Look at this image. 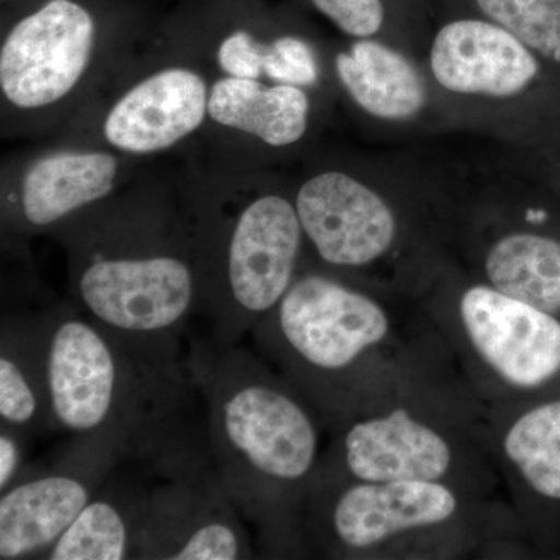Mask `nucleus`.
<instances>
[{
  "instance_id": "12",
  "label": "nucleus",
  "mask_w": 560,
  "mask_h": 560,
  "mask_svg": "<svg viewBox=\"0 0 560 560\" xmlns=\"http://www.w3.org/2000/svg\"><path fill=\"white\" fill-rule=\"evenodd\" d=\"M311 109L307 88L213 77L208 120L189 156L254 168V149H289L305 138Z\"/></svg>"
},
{
  "instance_id": "24",
  "label": "nucleus",
  "mask_w": 560,
  "mask_h": 560,
  "mask_svg": "<svg viewBox=\"0 0 560 560\" xmlns=\"http://www.w3.org/2000/svg\"><path fill=\"white\" fill-rule=\"evenodd\" d=\"M315 9L340 31L355 38H368L383 24L381 0H312Z\"/></svg>"
},
{
  "instance_id": "8",
  "label": "nucleus",
  "mask_w": 560,
  "mask_h": 560,
  "mask_svg": "<svg viewBox=\"0 0 560 560\" xmlns=\"http://www.w3.org/2000/svg\"><path fill=\"white\" fill-rule=\"evenodd\" d=\"M149 161L49 140L7 158L0 172L2 237L31 242L124 190Z\"/></svg>"
},
{
  "instance_id": "2",
  "label": "nucleus",
  "mask_w": 560,
  "mask_h": 560,
  "mask_svg": "<svg viewBox=\"0 0 560 560\" xmlns=\"http://www.w3.org/2000/svg\"><path fill=\"white\" fill-rule=\"evenodd\" d=\"M187 368L205 405L213 467L265 547L287 534L296 489L311 477L318 430L311 412L241 342L191 341Z\"/></svg>"
},
{
  "instance_id": "5",
  "label": "nucleus",
  "mask_w": 560,
  "mask_h": 560,
  "mask_svg": "<svg viewBox=\"0 0 560 560\" xmlns=\"http://www.w3.org/2000/svg\"><path fill=\"white\" fill-rule=\"evenodd\" d=\"M44 342L54 430L120 431L150 456L189 425L186 410L197 396L189 370L140 359L75 302L44 308Z\"/></svg>"
},
{
  "instance_id": "19",
  "label": "nucleus",
  "mask_w": 560,
  "mask_h": 560,
  "mask_svg": "<svg viewBox=\"0 0 560 560\" xmlns=\"http://www.w3.org/2000/svg\"><path fill=\"white\" fill-rule=\"evenodd\" d=\"M44 308L3 312L0 326V423L31 438L54 430L47 390Z\"/></svg>"
},
{
  "instance_id": "10",
  "label": "nucleus",
  "mask_w": 560,
  "mask_h": 560,
  "mask_svg": "<svg viewBox=\"0 0 560 560\" xmlns=\"http://www.w3.org/2000/svg\"><path fill=\"white\" fill-rule=\"evenodd\" d=\"M389 319L378 302L320 275L294 278L250 334L267 355L318 375H335L385 340Z\"/></svg>"
},
{
  "instance_id": "18",
  "label": "nucleus",
  "mask_w": 560,
  "mask_h": 560,
  "mask_svg": "<svg viewBox=\"0 0 560 560\" xmlns=\"http://www.w3.org/2000/svg\"><path fill=\"white\" fill-rule=\"evenodd\" d=\"M346 469L359 481H438L451 469L447 441L399 408L353 423L342 441Z\"/></svg>"
},
{
  "instance_id": "23",
  "label": "nucleus",
  "mask_w": 560,
  "mask_h": 560,
  "mask_svg": "<svg viewBox=\"0 0 560 560\" xmlns=\"http://www.w3.org/2000/svg\"><path fill=\"white\" fill-rule=\"evenodd\" d=\"M478 5L523 44L560 61V0H478Z\"/></svg>"
},
{
  "instance_id": "22",
  "label": "nucleus",
  "mask_w": 560,
  "mask_h": 560,
  "mask_svg": "<svg viewBox=\"0 0 560 560\" xmlns=\"http://www.w3.org/2000/svg\"><path fill=\"white\" fill-rule=\"evenodd\" d=\"M503 445L530 488L547 499L560 500V400L540 405L515 420Z\"/></svg>"
},
{
  "instance_id": "15",
  "label": "nucleus",
  "mask_w": 560,
  "mask_h": 560,
  "mask_svg": "<svg viewBox=\"0 0 560 560\" xmlns=\"http://www.w3.org/2000/svg\"><path fill=\"white\" fill-rule=\"evenodd\" d=\"M154 480L156 467L151 456L121 460L44 559H138Z\"/></svg>"
},
{
  "instance_id": "21",
  "label": "nucleus",
  "mask_w": 560,
  "mask_h": 560,
  "mask_svg": "<svg viewBox=\"0 0 560 560\" xmlns=\"http://www.w3.org/2000/svg\"><path fill=\"white\" fill-rule=\"evenodd\" d=\"M493 289L551 313L560 312V242L536 234H512L486 259Z\"/></svg>"
},
{
  "instance_id": "25",
  "label": "nucleus",
  "mask_w": 560,
  "mask_h": 560,
  "mask_svg": "<svg viewBox=\"0 0 560 560\" xmlns=\"http://www.w3.org/2000/svg\"><path fill=\"white\" fill-rule=\"evenodd\" d=\"M28 440L31 436L22 431L0 423V492L10 488L25 469L24 459Z\"/></svg>"
},
{
  "instance_id": "4",
  "label": "nucleus",
  "mask_w": 560,
  "mask_h": 560,
  "mask_svg": "<svg viewBox=\"0 0 560 560\" xmlns=\"http://www.w3.org/2000/svg\"><path fill=\"white\" fill-rule=\"evenodd\" d=\"M117 0H33L2 18L0 136L50 138L153 36Z\"/></svg>"
},
{
  "instance_id": "7",
  "label": "nucleus",
  "mask_w": 560,
  "mask_h": 560,
  "mask_svg": "<svg viewBox=\"0 0 560 560\" xmlns=\"http://www.w3.org/2000/svg\"><path fill=\"white\" fill-rule=\"evenodd\" d=\"M156 480L138 559H253L241 512L213 467L206 433L186 430L153 456Z\"/></svg>"
},
{
  "instance_id": "17",
  "label": "nucleus",
  "mask_w": 560,
  "mask_h": 560,
  "mask_svg": "<svg viewBox=\"0 0 560 560\" xmlns=\"http://www.w3.org/2000/svg\"><path fill=\"white\" fill-rule=\"evenodd\" d=\"M431 70L442 86L453 92L511 97L528 86L539 65L506 28L482 21H456L438 33Z\"/></svg>"
},
{
  "instance_id": "13",
  "label": "nucleus",
  "mask_w": 560,
  "mask_h": 560,
  "mask_svg": "<svg viewBox=\"0 0 560 560\" xmlns=\"http://www.w3.org/2000/svg\"><path fill=\"white\" fill-rule=\"evenodd\" d=\"M460 320L481 359L517 388H537L560 372V320L493 287L460 298Z\"/></svg>"
},
{
  "instance_id": "3",
  "label": "nucleus",
  "mask_w": 560,
  "mask_h": 560,
  "mask_svg": "<svg viewBox=\"0 0 560 560\" xmlns=\"http://www.w3.org/2000/svg\"><path fill=\"white\" fill-rule=\"evenodd\" d=\"M175 183L197 257V318L209 341L237 345L296 278L304 242L296 206L256 168L197 156H187Z\"/></svg>"
},
{
  "instance_id": "6",
  "label": "nucleus",
  "mask_w": 560,
  "mask_h": 560,
  "mask_svg": "<svg viewBox=\"0 0 560 560\" xmlns=\"http://www.w3.org/2000/svg\"><path fill=\"white\" fill-rule=\"evenodd\" d=\"M212 73L154 32L105 90L46 140L151 161L194 150L208 120Z\"/></svg>"
},
{
  "instance_id": "1",
  "label": "nucleus",
  "mask_w": 560,
  "mask_h": 560,
  "mask_svg": "<svg viewBox=\"0 0 560 560\" xmlns=\"http://www.w3.org/2000/svg\"><path fill=\"white\" fill-rule=\"evenodd\" d=\"M49 237L65 250L77 307L140 359L187 371L183 340L197 318L200 282L175 178L149 165Z\"/></svg>"
},
{
  "instance_id": "16",
  "label": "nucleus",
  "mask_w": 560,
  "mask_h": 560,
  "mask_svg": "<svg viewBox=\"0 0 560 560\" xmlns=\"http://www.w3.org/2000/svg\"><path fill=\"white\" fill-rule=\"evenodd\" d=\"M455 493L438 481H360L341 489L329 511L331 536L349 550H368L396 534L448 521Z\"/></svg>"
},
{
  "instance_id": "14",
  "label": "nucleus",
  "mask_w": 560,
  "mask_h": 560,
  "mask_svg": "<svg viewBox=\"0 0 560 560\" xmlns=\"http://www.w3.org/2000/svg\"><path fill=\"white\" fill-rule=\"evenodd\" d=\"M304 237L334 267H363L382 257L396 238L386 202L346 173H318L294 197Z\"/></svg>"
},
{
  "instance_id": "9",
  "label": "nucleus",
  "mask_w": 560,
  "mask_h": 560,
  "mask_svg": "<svg viewBox=\"0 0 560 560\" xmlns=\"http://www.w3.org/2000/svg\"><path fill=\"white\" fill-rule=\"evenodd\" d=\"M140 456L120 431L72 434L57 459L0 493V560L44 559L121 460Z\"/></svg>"
},
{
  "instance_id": "26",
  "label": "nucleus",
  "mask_w": 560,
  "mask_h": 560,
  "mask_svg": "<svg viewBox=\"0 0 560 560\" xmlns=\"http://www.w3.org/2000/svg\"><path fill=\"white\" fill-rule=\"evenodd\" d=\"M2 2V18L9 16L14 11L24 9L25 5L32 3L33 0H0Z\"/></svg>"
},
{
  "instance_id": "11",
  "label": "nucleus",
  "mask_w": 560,
  "mask_h": 560,
  "mask_svg": "<svg viewBox=\"0 0 560 560\" xmlns=\"http://www.w3.org/2000/svg\"><path fill=\"white\" fill-rule=\"evenodd\" d=\"M158 33L186 50L212 77H235L312 88L320 79L318 55L293 33L268 35L245 0H198Z\"/></svg>"
},
{
  "instance_id": "20",
  "label": "nucleus",
  "mask_w": 560,
  "mask_h": 560,
  "mask_svg": "<svg viewBox=\"0 0 560 560\" xmlns=\"http://www.w3.org/2000/svg\"><path fill=\"white\" fill-rule=\"evenodd\" d=\"M341 86L361 109L382 119L415 116L425 92L415 68L399 51L375 40H357L335 57Z\"/></svg>"
}]
</instances>
